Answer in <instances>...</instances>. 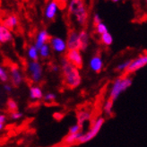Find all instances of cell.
Returning a JSON list of instances; mask_svg holds the SVG:
<instances>
[{
  "mask_svg": "<svg viewBox=\"0 0 147 147\" xmlns=\"http://www.w3.org/2000/svg\"><path fill=\"white\" fill-rule=\"evenodd\" d=\"M61 70L63 75V83L69 89H75L82 82L79 69L73 65L67 58L64 57L61 61Z\"/></svg>",
  "mask_w": 147,
  "mask_h": 147,
  "instance_id": "1",
  "label": "cell"
},
{
  "mask_svg": "<svg viewBox=\"0 0 147 147\" xmlns=\"http://www.w3.org/2000/svg\"><path fill=\"white\" fill-rule=\"evenodd\" d=\"M68 13L75 16L76 21L81 26H84L87 24L89 13L84 2L79 0H72L68 4Z\"/></svg>",
  "mask_w": 147,
  "mask_h": 147,
  "instance_id": "2",
  "label": "cell"
},
{
  "mask_svg": "<svg viewBox=\"0 0 147 147\" xmlns=\"http://www.w3.org/2000/svg\"><path fill=\"white\" fill-rule=\"evenodd\" d=\"M131 84H132V78L129 76H122L119 78H117L112 84L109 99L115 101L122 92L128 89L131 86Z\"/></svg>",
  "mask_w": 147,
  "mask_h": 147,
  "instance_id": "3",
  "label": "cell"
},
{
  "mask_svg": "<svg viewBox=\"0 0 147 147\" xmlns=\"http://www.w3.org/2000/svg\"><path fill=\"white\" fill-rule=\"evenodd\" d=\"M104 119L101 117H99L98 119H96L94 120V122L92 123L91 128L88 130V132L86 134L83 135L81 136V138L79 139L78 144H84L91 141L92 139H93L95 136H96L99 133V131L100 130L102 125L104 124Z\"/></svg>",
  "mask_w": 147,
  "mask_h": 147,
  "instance_id": "4",
  "label": "cell"
},
{
  "mask_svg": "<svg viewBox=\"0 0 147 147\" xmlns=\"http://www.w3.org/2000/svg\"><path fill=\"white\" fill-rule=\"evenodd\" d=\"M145 65H147V53L142 54L140 56H138L137 57L134 58V59H132L128 68L124 73V76L125 75L129 76L131 74H134L136 71L144 67Z\"/></svg>",
  "mask_w": 147,
  "mask_h": 147,
  "instance_id": "5",
  "label": "cell"
},
{
  "mask_svg": "<svg viewBox=\"0 0 147 147\" xmlns=\"http://www.w3.org/2000/svg\"><path fill=\"white\" fill-rule=\"evenodd\" d=\"M67 59L78 69L83 67V57L81 54V51L78 49L75 50H67L65 57Z\"/></svg>",
  "mask_w": 147,
  "mask_h": 147,
  "instance_id": "6",
  "label": "cell"
},
{
  "mask_svg": "<svg viewBox=\"0 0 147 147\" xmlns=\"http://www.w3.org/2000/svg\"><path fill=\"white\" fill-rule=\"evenodd\" d=\"M29 72L33 83H39L42 78V67L38 61L29 63Z\"/></svg>",
  "mask_w": 147,
  "mask_h": 147,
  "instance_id": "7",
  "label": "cell"
},
{
  "mask_svg": "<svg viewBox=\"0 0 147 147\" xmlns=\"http://www.w3.org/2000/svg\"><path fill=\"white\" fill-rule=\"evenodd\" d=\"M58 8H59V5H58L57 2L56 1L49 2L45 5V8H44V11H43L44 18L48 21H53L57 16Z\"/></svg>",
  "mask_w": 147,
  "mask_h": 147,
  "instance_id": "8",
  "label": "cell"
},
{
  "mask_svg": "<svg viewBox=\"0 0 147 147\" xmlns=\"http://www.w3.org/2000/svg\"><path fill=\"white\" fill-rule=\"evenodd\" d=\"M67 50H80V38H79V32L76 30H70L67 34Z\"/></svg>",
  "mask_w": 147,
  "mask_h": 147,
  "instance_id": "9",
  "label": "cell"
},
{
  "mask_svg": "<svg viewBox=\"0 0 147 147\" xmlns=\"http://www.w3.org/2000/svg\"><path fill=\"white\" fill-rule=\"evenodd\" d=\"M49 44L50 48L57 53H64L67 49V42L59 37H51Z\"/></svg>",
  "mask_w": 147,
  "mask_h": 147,
  "instance_id": "10",
  "label": "cell"
},
{
  "mask_svg": "<svg viewBox=\"0 0 147 147\" xmlns=\"http://www.w3.org/2000/svg\"><path fill=\"white\" fill-rule=\"evenodd\" d=\"M10 78L11 83L13 86H19L23 82V76L16 65H11L10 67Z\"/></svg>",
  "mask_w": 147,
  "mask_h": 147,
  "instance_id": "11",
  "label": "cell"
},
{
  "mask_svg": "<svg viewBox=\"0 0 147 147\" xmlns=\"http://www.w3.org/2000/svg\"><path fill=\"white\" fill-rule=\"evenodd\" d=\"M50 38L51 37L49 36V32L46 30H42L38 33V35H37L34 46L38 49H40L42 46H44L45 44H48V42H49Z\"/></svg>",
  "mask_w": 147,
  "mask_h": 147,
  "instance_id": "12",
  "label": "cell"
},
{
  "mask_svg": "<svg viewBox=\"0 0 147 147\" xmlns=\"http://www.w3.org/2000/svg\"><path fill=\"white\" fill-rule=\"evenodd\" d=\"M90 67L95 73H100L102 70V67H103V62H102L100 56L95 55L94 57H92V59L90 61Z\"/></svg>",
  "mask_w": 147,
  "mask_h": 147,
  "instance_id": "13",
  "label": "cell"
},
{
  "mask_svg": "<svg viewBox=\"0 0 147 147\" xmlns=\"http://www.w3.org/2000/svg\"><path fill=\"white\" fill-rule=\"evenodd\" d=\"M2 25L9 30H13L18 25V18L14 14H10L6 18L2 20Z\"/></svg>",
  "mask_w": 147,
  "mask_h": 147,
  "instance_id": "14",
  "label": "cell"
},
{
  "mask_svg": "<svg viewBox=\"0 0 147 147\" xmlns=\"http://www.w3.org/2000/svg\"><path fill=\"white\" fill-rule=\"evenodd\" d=\"M12 40H13V34L11 31L1 24L0 25V42L2 44H5Z\"/></svg>",
  "mask_w": 147,
  "mask_h": 147,
  "instance_id": "15",
  "label": "cell"
},
{
  "mask_svg": "<svg viewBox=\"0 0 147 147\" xmlns=\"http://www.w3.org/2000/svg\"><path fill=\"white\" fill-rule=\"evenodd\" d=\"M92 117V113L88 110H80L77 113V124L83 128L84 124L87 121H89Z\"/></svg>",
  "mask_w": 147,
  "mask_h": 147,
  "instance_id": "16",
  "label": "cell"
},
{
  "mask_svg": "<svg viewBox=\"0 0 147 147\" xmlns=\"http://www.w3.org/2000/svg\"><path fill=\"white\" fill-rule=\"evenodd\" d=\"M80 38V51H84L89 45V36L85 30H82L79 32Z\"/></svg>",
  "mask_w": 147,
  "mask_h": 147,
  "instance_id": "17",
  "label": "cell"
},
{
  "mask_svg": "<svg viewBox=\"0 0 147 147\" xmlns=\"http://www.w3.org/2000/svg\"><path fill=\"white\" fill-rule=\"evenodd\" d=\"M44 95L42 90L39 86H32L30 88V98L32 100H39L43 99Z\"/></svg>",
  "mask_w": 147,
  "mask_h": 147,
  "instance_id": "18",
  "label": "cell"
},
{
  "mask_svg": "<svg viewBox=\"0 0 147 147\" xmlns=\"http://www.w3.org/2000/svg\"><path fill=\"white\" fill-rule=\"evenodd\" d=\"M83 136L82 133H77V134H68L67 136L64 138L63 142L67 144V145H72L74 144H78L79 139L81 138V136Z\"/></svg>",
  "mask_w": 147,
  "mask_h": 147,
  "instance_id": "19",
  "label": "cell"
},
{
  "mask_svg": "<svg viewBox=\"0 0 147 147\" xmlns=\"http://www.w3.org/2000/svg\"><path fill=\"white\" fill-rule=\"evenodd\" d=\"M39 49L34 45H31L28 49V56L32 61H38L39 59Z\"/></svg>",
  "mask_w": 147,
  "mask_h": 147,
  "instance_id": "20",
  "label": "cell"
},
{
  "mask_svg": "<svg viewBox=\"0 0 147 147\" xmlns=\"http://www.w3.org/2000/svg\"><path fill=\"white\" fill-rule=\"evenodd\" d=\"M100 39L101 43L104 44V45H106V46H110L113 42V37L109 32L104 33L103 35L100 36Z\"/></svg>",
  "mask_w": 147,
  "mask_h": 147,
  "instance_id": "21",
  "label": "cell"
},
{
  "mask_svg": "<svg viewBox=\"0 0 147 147\" xmlns=\"http://www.w3.org/2000/svg\"><path fill=\"white\" fill-rule=\"evenodd\" d=\"M50 46L49 44H45L44 46H42L40 49H39V54H40V57L41 58H48L49 57V54H50Z\"/></svg>",
  "mask_w": 147,
  "mask_h": 147,
  "instance_id": "22",
  "label": "cell"
},
{
  "mask_svg": "<svg viewBox=\"0 0 147 147\" xmlns=\"http://www.w3.org/2000/svg\"><path fill=\"white\" fill-rule=\"evenodd\" d=\"M6 107H7V110L11 113V112H14V111H18V105L16 103V101L13 100V99H8L6 102Z\"/></svg>",
  "mask_w": 147,
  "mask_h": 147,
  "instance_id": "23",
  "label": "cell"
},
{
  "mask_svg": "<svg viewBox=\"0 0 147 147\" xmlns=\"http://www.w3.org/2000/svg\"><path fill=\"white\" fill-rule=\"evenodd\" d=\"M113 100H111L110 99L107 100L106 102L104 103V106H103V111L106 115L108 116H110L112 114V108H113Z\"/></svg>",
  "mask_w": 147,
  "mask_h": 147,
  "instance_id": "24",
  "label": "cell"
},
{
  "mask_svg": "<svg viewBox=\"0 0 147 147\" xmlns=\"http://www.w3.org/2000/svg\"><path fill=\"white\" fill-rule=\"evenodd\" d=\"M95 32H97L100 36L103 35L104 33L108 32V27L106 26V24L102 22L100 24H98L97 26H95Z\"/></svg>",
  "mask_w": 147,
  "mask_h": 147,
  "instance_id": "25",
  "label": "cell"
},
{
  "mask_svg": "<svg viewBox=\"0 0 147 147\" xmlns=\"http://www.w3.org/2000/svg\"><path fill=\"white\" fill-rule=\"evenodd\" d=\"M0 80H1V82H3L4 84H6L9 81V75L4 67H0Z\"/></svg>",
  "mask_w": 147,
  "mask_h": 147,
  "instance_id": "26",
  "label": "cell"
},
{
  "mask_svg": "<svg viewBox=\"0 0 147 147\" xmlns=\"http://www.w3.org/2000/svg\"><path fill=\"white\" fill-rule=\"evenodd\" d=\"M131 61H132V60L129 59V60H127V61H126V62H123V63H121V64H119V65H117V67H116V71L125 73V72L127 71V69L128 68L129 65H130Z\"/></svg>",
  "mask_w": 147,
  "mask_h": 147,
  "instance_id": "27",
  "label": "cell"
},
{
  "mask_svg": "<svg viewBox=\"0 0 147 147\" xmlns=\"http://www.w3.org/2000/svg\"><path fill=\"white\" fill-rule=\"evenodd\" d=\"M81 130H82V127H81L78 124H76L72 126L69 128V134H77V133H81Z\"/></svg>",
  "mask_w": 147,
  "mask_h": 147,
  "instance_id": "28",
  "label": "cell"
},
{
  "mask_svg": "<svg viewBox=\"0 0 147 147\" xmlns=\"http://www.w3.org/2000/svg\"><path fill=\"white\" fill-rule=\"evenodd\" d=\"M55 99H56V95L51 92L47 93L46 95H44V97H43L44 101H46V102H52L55 100Z\"/></svg>",
  "mask_w": 147,
  "mask_h": 147,
  "instance_id": "29",
  "label": "cell"
},
{
  "mask_svg": "<svg viewBox=\"0 0 147 147\" xmlns=\"http://www.w3.org/2000/svg\"><path fill=\"white\" fill-rule=\"evenodd\" d=\"M10 117L13 120H18L20 119L23 117V113H21L19 111H14V112H11L10 113Z\"/></svg>",
  "mask_w": 147,
  "mask_h": 147,
  "instance_id": "30",
  "label": "cell"
},
{
  "mask_svg": "<svg viewBox=\"0 0 147 147\" xmlns=\"http://www.w3.org/2000/svg\"><path fill=\"white\" fill-rule=\"evenodd\" d=\"M93 26H97L98 24H100V23H102V21H101V18L100 16H99V13H94V16H93Z\"/></svg>",
  "mask_w": 147,
  "mask_h": 147,
  "instance_id": "31",
  "label": "cell"
},
{
  "mask_svg": "<svg viewBox=\"0 0 147 147\" xmlns=\"http://www.w3.org/2000/svg\"><path fill=\"white\" fill-rule=\"evenodd\" d=\"M5 121H6V117L4 114L0 115V130H3L5 125Z\"/></svg>",
  "mask_w": 147,
  "mask_h": 147,
  "instance_id": "32",
  "label": "cell"
},
{
  "mask_svg": "<svg viewBox=\"0 0 147 147\" xmlns=\"http://www.w3.org/2000/svg\"><path fill=\"white\" fill-rule=\"evenodd\" d=\"M4 90L5 92H10L12 91V85L10 84H7V83L6 84H4Z\"/></svg>",
  "mask_w": 147,
  "mask_h": 147,
  "instance_id": "33",
  "label": "cell"
},
{
  "mask_svg": "<svg viewBox=\"0 0 147 147\" xmlns=\"http://www.w3.org/2000/svg\"><path fill=\"white\" fill-rule=\"evenodd\" d=\"M51 70L54 71V72H57L59 70V67H57V65H52V67H51Z\"/></svg>",
  "mask_w": 147,
  "mask_h": 147,
  "instance_id": "34",
  "label": "cell"
},
{
  "mask_svg": "<svg viewBox=\"0 0 147 147\" xmlns=\"http://www.w3.org/2000/svg\"><path fill=\"white\" fill-rule=\"evenodd\" d=\"M146 4H147V1H146Z\"/></svg>",
  "mask_w": 147,
  "mask_h": 147,
  "instance_id": "35",
  "label": "cell"
}]
</instances>
